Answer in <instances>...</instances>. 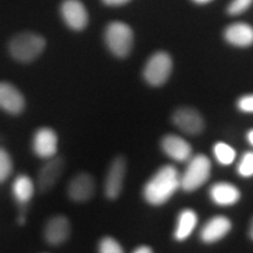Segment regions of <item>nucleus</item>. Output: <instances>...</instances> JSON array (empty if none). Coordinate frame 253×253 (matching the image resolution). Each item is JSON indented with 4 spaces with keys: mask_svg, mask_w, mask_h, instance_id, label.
<instances>
[{
    "mask_svg": "<svg viewBox=\"0 0 253 253\" xmlns=\"http://www.w3.org/2000/svg\"><path fill=\"white\" fill-rule=\"evenodd\" d=\"M0 108L12 115H19L25 109L24 95L8 82H0Z\"/></svg>",
    "mask_w": 253,
    "mask_h": 253,
    "instance_id": "nucleus-11",
    "label": "nucleus"
},
{
    "mask_svg": "<svg viewBox=\"0 0 253 253\" xmlns=\"http://www.w3.org/2000/svg\"><path fill=\"white\" fill-rule=\"evenodd\" d=\"M195 2H197V4H208V2L212 1V0H194Z\"/></svg>",
    "mask_w": 253,
    "mask_h": 253,
    "instance_id": "nucleus-29",
    "label": "nucleus"
},
{
    "mask_svg": "<svg viewBox=\"0 0 253 253\" xmlns=\"http://www.w3.org/2000/svg\"><path fill=\"white\" fill-rule=\"evenodd\" d=\"M132 253H154V252L149 246H140V248L136 249Z\"/></svg>",
    "mask_w": 253,
    "mask_h": 253,
    "instance_id": "nucleus-27",
    "label": "nucleus"
},
{
    "mask_svg": "<svg viewBox=\"0 0 253 253\" xmlns=\"http://www.w3.org/2000/svg\"><path fill=\"white\" fill-rule=\"evenodd\" d=\"M250 237H251V239L253 240V219H252L251 226H250Z\"/></svg>",
    "mask_w": 253,
    "mask_h": 253,
    "instance_id": "nucleus-30",
    "label": "nucleus"
},
{
    "mask_svg": "<svg viewBox=\"0 0 253 253\" xmlns=\"http://www.w3.org/2000/svg\"><path fill=\"white\" fill-rule=\"evenodd\" d=\"M173 123L177 128L181 129L185 134L197 135L204 130V119L201 113L194 108L182 107L173 113Z\"/></svg>",
    "mask_w": 253,
    "mask_h": 253,
    "instance_id": "nucleus-8",
    "label": "nucleus"
},
{
    "mask_svg": "<svg viewBox=\"0 0 253 253\" xmlns=\"http://www.w3.org/2000/svg\"><path fill=\"white\" fill-rule=\"evenodd\" d=\"M197 225V214L191 209H185L179 213L178 219H177V225L175 229V239L178 242L185 240L191 235L192 231Z\"/></svg>",
    "mask_w": 253,
    "mask_h": 253,
    "instance_id": "nucleus-18",
    "label": "nucleus"
},
{
    "mask_svg": "<svg viewBox=\"0 0 253 253\" xmlns=\"http://www.w3.org/2000/svg\"><path fill=\"white\" fill-rule=\"evenodd\" d=\"M102 1L108 6H120V5L126 4V2L130 1V0H102Z\"/></svg>",
    "mask_w": 253,
    "mask_h": 253,
    "instance_id": "nucleus-26",
    "label": "nucleus"
},
{
    "mask_svg": "<svg viewBox=\"0 0 253 253\" xmlns=\"http://www.w3.org/2000/svg\"><path fill=\"white\" fill-rule=\"evenodd\" d=\"M12 192L14 198L21 205H26L34 194V184L32 179L26 175H20L14 179L12 185Z\"/></svg>",
    "mask_w": 253,
    "mask_h": 253,
    "instance_id": "nucleus-19",
    "label": "nucleus"
},
{
    "mask_svg": "<svg viewBox=\"0 0 253 253\" xmlns=\"http://www.w3.org/2000/svg\"><path fill=\"white\" fill-rule=\"evenodd\" d=\"M12 169V160L7 151L0 148V183H4L11 175Z\"/></svg>",
    "mask_w": 253,
    "mask_h": 253,
    "instance_id": "nucleus-21",
    "label": "nucleus"
},
{
    "mask_svg": "<svg viewBox=\"0 0 253 253\" xmlns=\"http://www.w3.org/2000/svg\"><path fill=\"white\" fill-rule=\"evenodd\" d=\"M65 169V161L61 157H52L47 160L38 175V186L41 192H47L56 184Z\"/></svg>",
    "mask_w": 253,
    "mask_h": 253,
    "instance_id": "nucleus-10",
    "label": "nucleus"
},
{
    "mask_svg": "<svg viewBox=\"0 0 253 253\" xmlns=\"http://www.w3.org/2000/svg\"><path fill=\"white\" fill-rule=\"evenodd\" d=\"M252 2L253 0H233L230 4L229 8H227V11L232 15L242 14L243 12H245L251 6Z\"/></svg>",
    "mask_w": 253,
    "mask_h": 253,
    "instance_id": "nucleus-24",
    "label": "nucleus"
},
{
    "mask_svg": "<svg viewBox=\"0 0 253 253\" xmlns=\"http://www.w3.org/2000/svg\"><path fill=\"white\" fill-rule=\"evenodd\" d=\"M232 224L227 217L216 216L211 218L201 231V238L204 243H216L230 232Z\"/></svg>",
    "mask_w": 253,
    "mask_h": 253,
    "instance_id": "nucleus-14",
    "label": "nucleus"
},
{
    "mask_svg": "<svg viewBox=\"0 0 253 253\" xmlns=\"http://www.w3.org/2000/svg\"><path fill=\"white\" fill-rule=\"evenodd\" d=\"M95 194V181L89 173H79L68 185V195L72 201L84 203L90 201Z\"/></svg>",
    "mask_w": 253,
    "mask_h": 253,
    "instance_id": "nucleus-12",
    "label": "nucleus"
},
{
    "mask_svg": "<svg viewBox=\"0 0 253 253\" xmlns=\"http://www.w3.org/2000/svg\"><path fill=\"white\" fill-rule=\"evenodd\" d=\"M34 154L41 158L54 157L58 151V136L50 128H40L33 136L32 142Z\"/></svg>",
    "mask_w": 253,
    "mask_h": 253,
    "instance_id": "nucleus-9",
    "label": "nucleus"
},
{
    "mask_svg": "<svg viewBox=\"0 0 253 253\" xmlns=\"http://www.w3.org/2000/svg\"><path fill=\"white\" fill-rule=\"evenodd\" d=\"M211 173V162L205 155L192 157L181 176V188L191 192L201 188L208 181Z\"/></svg>",
    "mask_w": 253,
    "mask_h": 253,
    "instance_id": "nucleus-4",
    "label": "nucleus"
},
{
    "mask_svg": "<svg viewBox=\"0 0 253 253\" xmlns=\"http://www.w3.org/2000/svg\"><path fill=\"white\" fill-rule=\"evenodd\" d=\"M213 154L216 160L223 166H230L236 158V151L229 144L224 142H218L213 147Z\"/></svg>",
    "mask_w": 253,
    "mask_h": 253,
    "instance_id": "nucleus-20",
    "label": "nucleus"
},
{
    "mask_svg": "<svg viewBox=\"0 0 253 253\" xmlns=\"http://www.w3.org/2000/svg\"><path fill=\"white\" fill-rule=\"evenodd\" d=\"M181 188V176L175 167L161 168L144 185V199L151 205L167 203L171 196Z\"/></svg>",
    "mask_w": 253,
    "mask_h": 253,
    "instance_id": "nucleus-1",
    "label": "nucleus"
},
{
    "mask_svg": "<svg viewBox=\"0 0 253 253\" xmlns=\"http://www.w3.org/2000/svg\"><path fill=\"white\" fill-rule=\"evenodd\" d=\"M126 171V158L115 157L110 163L106 181H104V194L109 199H116L121 194Z\"/></svg>",
    "mask_w": 253,
    "mask_h": 253,
    "instance_id": "nucleus-6",
    "label": "nucleus"
},
{
    "mask_svg": "<svg viewBox=\"0 0 253 253\" xmlns=\"http://www.w3.org/2000/svg\"><path fill=\"white\" fill-rule=\"evenodd\" d=\"M210 197L213 203L221 207H229L236 204L240 198V191L235 185L230 183H216L210 189Z\"/></svg>",
    "mask_w": 253,
    "mask_h": 253,
    "instance_id": "nucleus-16",
    "label": "nucleus"
},
{
    "mask_svg": "<svg viewBox=\"0 0 253 253\" xmlns=\"http://www.w3.org/2000/svg\"><path fill=\"white\" fill-rule=\"evenodd\" d=\"M248 140L251 143V145H253V129L248 132Z\"/></svg>",
    "mask_w": 253,
    "mask_h": 253,
    "instance_id": "nucleus-28",
    "label": "nucleus"
},
{
    "mask_svg": "<svg viewBox=\"0 0 253 253\" xmlns=\"http://www.w3.org/2000/svg\"><path fill=\"white\" fill-rule=\"evenodd\" d=\"M61 17L69 28L82 31L88 24V13L80 0H65L60 7Z\"/></svg>",
    "mask_w": 253,
    "mask_h": 253,
    "instance_id": "nucleus-7",
    "label": "nucleus"
},
{
    "mask_svg": "<svg viewBox=\"0 0 253 253\" xmlns=\"http://www.w3.org/2000/svg\"><path fill=\"white\" fill-rule=\"evenodd\" d=\"M104 40L107 46L114 55L126 58L130 53L134 36L131 28L126 24L115 21L108 25L104 32Z\"/></svg>",
    "mask_w": 253,
    "mask_h": 253,
    "instance_id": "nucleus-3",
    "label": "nucleus"
},
{
    "mask_svg": "<svg viewBox=\"0 0 253 253\" xmlns=\"http://www.w3.org/2000/svg\"><path fill=\"white\" fill-rule=\"evenodd\" d=\"M224 36L227 42L233 46L249 47L253 45V28L248 24L237 23L230 25Z\"/></svg>",
    "mask_w": 253,
    "mask_h": 253,
    "instance_id": "nucleus-17",
    "label": "nucleus"
},
{
    "mask_svg": "<svg viewBox=\"0 0 253 253\" xmlns=\"http://www.w3.org/2000/svg\"><path fill=\"white\" fill-rule=\"evenodd\" d=\"M162 149L177 162H185L191 157V145L176 135H167L162 140Z\"/></svg>",
    "mask_w": 253,
    "mask_h": 253,
    "instance_id": "nucleus-15",
    "label": "nucleus"
},
{
    "mask_svg": "<svg viewBox=\"0 0 253 253\" xmlns=\"http://www.w3.org/2000/svg\"><path fill=\"white\" fill-rule=\"evenodd\" d=\"M46 47V41L33 32H23L12 38L8 50L12 58L19 62H32L40 56Z\"/></svg>",
    "mask_w": 253,
    "mask_h": 253,
    "instance_id": "nucleus-2",
    "label": "nucleus"
},
{
    "mask_svg": "<svg viewBox=\"0 0 253 253\" xmlns=\"http://www.w3.org/2000/svg\"><path fill=\"white\" fill-rule=\"evenodd\" d=\"M99 253H125L122 246L112 237H104L99 244Z\"/></svg>",
    "mask_w": 253,
    "mask_h": 253,
    "instance_id": "nucleus-22",
    "label": "nucleus"
},
{
    "mask_svg": "<svg viewBox=\"0 0 253 253\" xmlns=\"http://www.w3.org/2000/svg\"><path fill=\"white\" fill-rule=\"evenodd\" d=\"M172 71V60L166 52H157L150 56L144 67V79L151 86L166 84Z\"/></svg>",
    "mask_w": 253,
    "mask_h": 253,
    "instance_id": "nucleus-5",
    "label": "nucleus"
},
{
    "mask_svg": "<svg viewBox=\"0 0 253 253\" xmlns=\"http://www.w3.org/2000/svg\"><path fill=\"white\" fill-rule=\"evenodd\" d=\"M238 173L243 177L253 176V153H245L238 166Z\"/></svg>",
    "mask_w": 253,
    "mask_h": 253,
    "instance_id": "nucleus-23",
    "label": "nucleus"
},
{
    "mask_svg": "<svg viewBox=\"0 0 253 253\" xmlns=\"http://www.w3.org/2000/svg\"><path fill=\"white\" fill-rule=\"evenodd\" d=\"M71 224L67 217L55 216L47 221L45 226V239L50 245H61L69 238Z\"/></svg>",
    "mask_w": 253,
    "mask_h": 253,
    "instance_id": "nucleus-13",
    "label": "nucleus"
},
{
    "mask_svg": "<svg viewBox=\"0 0 253 253\" xmlns=\"http://www.w3.org/2000/svg\"><path fill=\"white\" fill-rule=\"evenodd\" d=\"M238 108L244 113H253V95H244L238 100Z\"/></svg>",
    "mask_w": 253,
    "mask_h": 253,
    "instance_id": "nucleus-25",
    "label": "nucleus"
}]
</instances>
